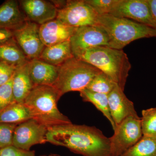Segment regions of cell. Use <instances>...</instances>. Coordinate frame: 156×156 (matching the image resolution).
I'll list each match as a JSON object with an SVG mask.
<instances>
[{
    "mask_svg": "<svg viewBox=\"0 0 156 156\" xmlns=\"http://www.w3.org/2000/svg\"><path fill=\"white\" fill-rule=\"evenodd\" d=\"M47 142L83 156H112L109 137L97 128L71 124L48 128Z\"/></svg>",
    "mask_w": 156,
    "mask_h": 156,
    "instance_id": "1",
    "label": "cell"
},
{
    "mask_svg": "<svg viewBox=\"0 0 156 156\" xmlns=\"http://www.w3.org/2000/svg\"><path fill=\"white\" fill-rule=\"evenodd\" d=\"M73 56L97 68L124 91L131 65L122 50L101 46L83 50Z\"/></svg>",
    "mask_w": 156,
    "mask_h": 156,
    "instance_id": "2",
    "label": "cell"
},
{
    "mask_svg": "<svg viewBox=\"0 0 156 156\" xmlns=\"http://www.w3.org/2000/svg\"><path fill=\"white\" fill-rule=\"evenodd\" d=\"M60 98L58 90L53 86L40 85L33 87L23 103L33 119L50 128L72 123L57 107Z\"/></svg>",
    "mask_w": 156,
    "mask_h": 156,
    "instance_id": "3",
    "label": "cell"
},
{
    "mask_svg": "<svg viewBox=\"0 0 156 156\" xmlns=\"http://www.w3.org/2000/svg\"><path fill=\"white\" fill-rule=\"evenodd\" d=\"M106 32L109 48L118 50L131 42L144 38L156 37V30L127 18L109 14L99 15L97 25Z\"/></svg>",
    "mask_w": 156,
    "mask_h": 156,
    "instance_id": "4",
    "label": "cell"
},
{
    "mask_svg": "<svg viewBox=\"0 0 156 156\" xmlns=\"http://www.w3.org/2000/svg\"><path fill=\"white\" fill-rule=\"evenodd\" d=\"M101 72L92 65L73 56L59 66L58 78L53 86L61 97L67 92H80Z\"/></svg>",
    "mask_w": 156,
    "mask_h": 156,
    "instance_id": "5",
    "label": "cell"
},
{
    "mask_svg": "<svg viewBox=\"0 0 156 156\" xmlns=\"http://www.w3.org/2000/svg\"><path fill=\"white\" fill-rule=\"evenodd\" d=\"M109 137L112 156H120L135 145L143 136L141 119L137 114L127 117L116 126Z\"/></svg>",
    "mask_w": 156,
    "mask_h": 156,
    "instance_id": "6",
    "label": "cell"
},
{
    "mask_svg": "<svg viewBox=\"0 0 156 156\" xmlns=\"http://www.w3.org/2000/svg\"><path fill=\"white\" fill-rule=\"evenodd\" d=\"M98 14L85 0L69 1L58 9L56 19L71 27L96 26Z\"/></svg>",
    "mask_w": 156,
    "mask_h": 156,
    "instance_id": "7",
    "label": "cell"
},
{
    "mask_svg": "<svg viewBox=\"0 0 156 156\" xmlns=\"http://www.w3.org/2000/svg\"><path fill=\"white\" fill-rule=\"evenodd\" d=\"M48 128L33 119L17 124L14 129L12 145L29 151L33 146L46 143Z\"/></svg>",
    "mask_w": 156,
    "mask_h": 156,
    "instance_id": "8",
    "label": "cell"
},
{
    "mask_svg": "<svg viewBox=\"0 0 156 156\" xmlns=\"http://www.w3.org/2000/svg\"><path fill=\"white\" fill-rule=\"evenodd\" d=\"M40 25L30 20L13 30L16 43L28 60L39 58L44 49L39 34Z\"/></svg>",
    "mask_w": 156,
    "mask_h": 156,
    "instance_id": "9",
    "label": "cell"
},
{
    "mask_svg": "<svg viewBox=\"0 0 156 156\" xmlns=\"http://www.w3.org/2000/svg\"><path fill=\"white\" fill-rule=\"evenodd\" d=\"M109 15L131 20L156 30L147 0H120Z\"/></svg>",
    "mask_w": 156,
    "mask_h": 156,
    "instance_id": "10",
    "label": "cell"
},
{
    "mask_svg": "<svg viewBox=\"0 0 156 156\" xmlns=\"http://www.w3.org/2000/svg\"><path fill=\"white\" fill-rule=\"evenodd\" d=\"M73 55L87 49L98 47H108V36L98 26L78 27L70 39Z\"/></svg>",
    "mask_w": 156,
    "mask_h": 156,
    "instance_id": "11",
    "label": "cell"
},
{
    "mask_svg": "<svg viewBox=\"0 0 156 156\" xmlns=\"http://www.w3.org/2000/svg\"><path fill=\"white\" fill-rule=\"evenodd\" d=\"M27 18L39 25L56 19L58 8L53 3L44 0H22L20 1Z\"/></svg>",
    "mask_w": 156,
    "mask_h": 156,
    "instance_id": "12",
    "label": "cell"
},
{
    "mask_svg": "<svg viewBox=\"0 0 156 156\" xmlns=\"http://www.w3.org/2000/svg\"><path fill=\"white\" fill-rule=\"evenodd\" d=\"M76 29L56 18L40 25L39 34L45 47H49L70 41Z\"/></svg>",
    "mask_w": 156,
    "mask_h": 156,
    "instance_id": "13",
    "label": "cell"
},
{
    "mask_svg": "<svg viewBox=\"0 0 156 156\" xmlns=\"http://www.w3.org/2000/svg\"><path fill=\"white\" fill-rule=\"evenodd\" d=\"M108 97L110 112L116 126L127 117L137 114L134 103L118 85L109 93Z\"/></svg>",
    "mask_w": 156,
    "mask_h": 156,
    "instance_id": "14",
    "label": "cell"
},
{
    "mask_svg": "<svg viewBox=\"0 0 156 156\" xmlns=\"http://www.w3.org/2000/svg\"><path fill=\"white\" fill-rule=\"evenodd\" d=\"M29 69L34 87L40 85L53 86L58 78L59 66L36 58L29 62Z\"/></svg>",
    "mask_w": 156,
    "mask_h": 156,
    "instance_id": "15",
    "label": "cell"
},
{
    "mask_svg": "<svg viewBox=\"0 0 156 156\" xmlns=\"http://www.w3.org/2000/svg\"><path fill=\"white\" fill-rule=\"evenodd\" d=\"M27 20L17 1L8 0L0 5V29L13 31Z\"/></svg>",
    "mask_w": 156,
    "mask_h": 156,
    "instance_id": "16",
    "label": "cell"
},
{
    "mask_svg": "<svg viewBox=\"0 0 156 156\" xmlns=\"http://www.w3.org/2000/svg\"><path fill=\"white\" fill-rule=\"evenodd\" d=\"M29 62L15 70L12 77L14 100L18 103H24L25 98L34 87L30 76Z\"/></svg>",
    "mask_w": 156,
    "mask_h": 156,
    "instance_id": "17",
    "label": "cell"
},
{
    "mask_svg": "<svg viewBox=\"0 0 156 156\" xmlns=\"http://www.w3.org/2000/svg\"><path fill=\"white\" fill-rule=\"evenodd\" d=\"M73 56L70 42L68 41L45 47L39 58L49 64L59 66Z\"/></svg>",
    "mask_w": 156,
    "mask_h": 156,
    "instance_id": "18",
    "label": "cell"
},
{
    "mask_svg": "<svg viewBox=\"0 0 156 156\" xmlns=\"http://www.w3.org/2000/svg\"><path fill=\"white\" fill-rule=\"evenodd\" d=\"M0 61L17 69L30 60L13 38L0 44Z\"/></svg>",
    "mask_w": 156,
    "mask_h": 156,
    "instance_id": "19",
    "label": "cell"
},
{
    "mask_svg": "<svg viewBox=\"0 0 156 156\" xmlns=\"http://www.w3.org/2000/svg\"><path fill=\"white\" fill-rule=\"evenodd\" d=\"M33 119L24 103L15 102L0 112V123L18 124Z\"/></svg>",
    "mask_w": 156,
    "mask_h": 156,
    "instance_id": "20",
    "label": "cell"
},
{
    "mask_svg": "<svg viewBox=\"0 0 156 156\" xmlns=\"http://www.w3.org/2000/svg\"><path fill=\"white\" fill-rule=\"evenodd\" d=\"M80 92L83 100L84 101L92 103L96 108L101 112L110 122L112 128L114 130L116 126L110 112L108 95L91 92L87 89H84Z\"/></svg>",
    "mask_w": 156,
    "mask_h": 156,
    "instance_id": "21",
    "label": "cell"
},
{
    "mask_svg": "<svg viewBox=\"0 0 156 156\" xmlns=\"http://www.w3.org/2000/svg\"><path fill=\"white\" fill-rule=\"evenodd\" d=\"M120 156H156V139L143 136L135 145Z\"/></svg>",
    "mask_w": 156,
    "mask_h": 156,
    "instance_id": "22",
    "label": "cell"
},
{
    "mask_svg": "<svg viewBox=\"0 0 156 156\" xmlns=\"http://www.w3.org/2000/svg\"><path fill=\"white\" fill-rule=\"evenodd\" d=\"M116 85L109 77L101 72L92 79L86 89L91 92L108 95Z\"/></svg>",
    "mask_w": 156,
    "mask_h": 156,
    "instance_id": "23",
    "label": "cell"
},
{
    "mask_svg": "<svg viewBox=\"0 0 156 156\" xmlns=\"http://www.w3.org/2000/svg\"><path fill=\"white\" fill-rule=\"evenodd\" d=\"M140 119L143 136L156 139V107L142 110Z\"/></svg>",
    "mask_w": 156,
    "mask_h": 156,
    "instance_id": "24",
    "label": "cell"
},
{
    "mask_svg": "<svg viewBox=\"0 0 156 156\" xmlns=\"http://www.w3.org/2000/svg\"><path fill=\"white\" fill-rule=\"evenodd\" d=\"M99 15L109 14L120 0H85Z\"/></svg>",
    "mask_w": 156,
    "mask_h": 156,
    "instance_id": "25",
    "label": "cell"
},
{
    "mask_svg": "<svg viewBox=\"0 0 156 156\" xmlns=\"http://www.w3.org/2000/svg\"><path fill=\"white\" fill-rule=\"evenodd\" d=\"M16 102L12 89V78L0 86V112L11 104Z\"/></svg>",
    "mask_w": 156,
    "mask_h": 156,
    "instance_id": "26",
    "label": "cell"
},
{
    "mask_svg": "<svg viewBox=\"0 0 156 156\" xmlns=\"http://www.w3.org/2000/svg\"><path fill=\"white\" fill-rule=\"evenodd\" d=\"M17 125L0 123V148L12 145L13 134Z\"/></svg>",
    "mask_w": 156,
    "mask_h": 156,
    "instance_id": "27",
    "label": "cell"
},
{
    "mask_svg": "<svg viewBox=\"0 0 156 156\" xmlns=\"http://www.w3.org/2000/svg\"><path fill=\"white\" fill-rule=\"evenodd\" d=\"M0 156H36L34 151L21 149L11 145L0 148Z\"/></svg>",
    "mask_w": 156,
    "mask_h": 156,
    "instance_id": "28",
    "label": "cell"
},
{
    "mask_svg": "<svg viewBox=\"0 0 156 156\" xmlns=\"http://www.w3.org/2000/svg\"><path fill=\"white\" fill-rule=\"evenodd\" d=\"M15 69L0 61V86L6 83L12 79Z\"/></svg>",
    "mask_w": 156,
    "mask_h": 156,
    "instance_id": "29",
    "label": "cell"
},
{
    "mask_svg": "<svg viewBox=\"0 0 156 156\" xmlns=\"http://www.w3.org/2000/svg\"><path fill=\"white\" fill-rule=\"evenodd\" d=\"M13 31L10 30L0 29V44L13 39Z\"/></svg>",
    "mask_w": 156,
    "mask_h": 156,
    "instance_id": "30",
    "label": "cell"
},
{
    "mask_svg": "<svg viewBox=\"0 0 156 156\" xmlns=\"http://www.w3.org/2000/svg\"><path fill=\"white\" fill-rule=\"evenodd\" d=\"M152 14L156 23V0H147Z\"/></svg>",
    "mask_w": 156,
    "mask_h": 156,
    "instance_id": "31",
    "label": "cell"
},
{
    "mask_svg": "<svg viewBox=\"0 0 156 156\" xmlns=\"http://www.w3.org/2000/svg\"><path fill=\"white\" fill-rule=\"evenodd\" d=\"M58 154H51L49 155L48 156H57Z\"/></svg>",
    "mask_w": 156,
    "mask_h": 156,
    "instance_id": "32",
    "label": "cell"
},
{
    "mask_svg": "<svg viewBox=\"0 0 156 156\" xmlns=\"http://www.w3.org/2000/svg\"><path fill=\"white\" fill-rule=\"evenodd\" d=\"M61 156L59 155H58V156Z\"/></svg>",
    "mask_w": 156,
    "mask_h": 156,
    "instance_id": "33",
    "label": "cell"
},
{
    "mask_svg": "<svg viewBox=\"0 0 156 156\" xmlns=\"http://www.w3.org/2000/svg\"><path fill=\"white\" fill-rule=\"evenodd\" d=\"M46 156V155H43V156Z\"/></svg>",
    "mask_w": 156,
    "mask_h": 156,
    "instance_id": "34",
    "label": "cell"
}]
</instances>
